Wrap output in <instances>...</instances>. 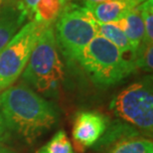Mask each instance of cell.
<instances>
[{
	"label": "cell",
	"mask_w": 153,
	"mask_h": 153,
	"mask_svg": "<svg viewBox=\"0 0 153 153\" xmlns=\"http://www.w3.org/2000/svg\"><path fill=\"white\" fill-rule=\"evenodd\" d=\"M0 153H17V152H15L13 149L8 147V146L0 143Z\"/></svg>",
	"instance_id": "obj_18"
},
{
	"label": "cell",
	"mask_w": 153,
	"mask_h": 153,
	"mask_svg": "<svg viewBox=\"0 0 153 153\" xmlns=\"http://www.w3.org/2000/svg\"><path fill=\"white\" fill-rule=\"evenodd\" d=\"M114 23L123 31L133 50L136 52L144 38V25L140 14L139 6Z\"/></svg>",
	"instance_id": "obj_10"
},
{
	"label": "cell",
	"mask_w": 153,
	"mask_h": 153,
	"mask_svg": "<svg viewBox=\"0 0 153 153\" xmlns=\"http://www.w3.org/2000/svg\"><path fill=\"white\" fill-rule=\"evenodd\" d=\"M22 76L35 90L45 94L54 93L62 82L64 66L51 25L40 35Z\"/></svg>",
	"instance_id": "obj_3"
},
{
	"label": "cell",
	"mask_w": 153,
	"mask_h": 153,
	"mask_svg": "<svg viewBox=\"0 0 153 153\" xmlns=\"http://www.w3.org/2000/svg\"><path fill=\"white\" fill-rule=\"evenodd\" d=\"M69 0H39L35 5L32 20L43 24H50L60 16Z\"/></svg>",
	"instance_id": "obj_12"
},
{
	"label": "cell",
	"mask_w": 153,
	"mask_h": 153,
	"mask_svg": "<svg viewBox=\"0 0 153 153\" xmlns=\"http://www.w3.org/2000/svg\"><path fill=\"white\" fill-rule=\"evenodd\" d=\"M97 35L102 36V37L111 42L112 45H114L124 56L125 55H130V58L134 61L136 52L133 50L132 46H131L130 42L128 41L123 31L114 22L99 24Z\"/></svg>",
	"instance_id": "obj_11"
},
{
	"label": "cell",
	"mask_w": 153,
	"mask_h": 153,
	"mask_svg": "<svg viewBox=\"0 0 153 153\" xmlns=\"http://www.w3.org/2000/svg\"><path fill=\"white\" fill-rule=\"evenodd\" d=\"M91 82L100 87L118 84L135 71L134 61L125 56L111 42L97 35L78 59Z\"/></svg>",
	"instance_id": "obj_2"
},
{
	"label": "cell",
	"mask_w": 153,
	"mask_h": 153,
	"mask_svg": "<svg viewBox=\"0 0 153 153\" xmlns=\"http://www.w3.org/2000/svg\"><path fill=\"white\" fill-rule=\"evenodd\" d=\"M106 129V119L97 111H82L73 125V138L76 145L88 148L96 144Z\"/></svg>",
	"instance_id": "obj_7"
},
{
	"label": "cell",
	"mask_w": 153,
	"mask_h": 153,
	"mask_svg": "<svg viewBox=\"0 0 153 153\" xmlns=\"http://www.w3.org/2000/svg\"><path fill=\"white\" fill-rule=\"evenodd\" d=\"M47 24L31 20L0 51V91L12 87L22 74Z\"/></svg>",
	"instance_id": "obj_5"
},
{
	"label": "cell",
	"mask_w": 153,
	"mask_h": 153,
	"mask_svg": "<svg viewBox=\"0 0 153 153\" xmlns=\"http://www.w3.org/2000/svg\"><path fill=\"white\" fill-rule=\"evenodd\" d=\"M99 24L85 5L72 4L64 8L58 17L55 38L67 59L78 61L85 48L97 35Z\"/></svg>",
	"instance_id": "obj_4"
},
{
	"label": "cell",
	"mask_w": 153,
	"mask_h": 153,
	"mask_svg": "<svg viewBox=\"0 0 153 153\" xmlns=\"http://www.w3.org/2000/svg\"><path fill=\"white\" fill-rule=\"evenodd\" d=\"M38 1L39 0H21V5L19 7L25 13L26 17H32L34 7Z\"/></svg>",
	"instance_id": "obj_17"
},
{
	"label": "cell",
	"mask_w": 153,
	"mask_h": 153,
	"mask_svg": "<svg viewBox=\"0 0 153 153\" xmlns=\"http://www.w3.org/2000/svg\"><path fill=\"white\" fill-rule=\"evenodd\" d=\"M143 25L144 38L141 44H152L153 42V0H146L139 5ZM140 44V45H141Z\"/></svg>",
	"instance_id": "obj_15"
},
{
	"label": "cell",
	"mask_w": 153,
	"mask_h": 153,
	"mask_svg": "<svg viewBox=\"0 0 153 153\" xmlns=\"http://www.w3.org/2000/svg\"><path fill=\"white\" fill-rule=\"evenodd\" d=\"M152 58H153V46L152 44H141L137 49L134 65L135 68H140L146 72L152 71Z\"/></svg>",
	"instance_id": "obj_16"
},
{
	"label": "cell",
	"mask_w": 153,
	"mask_h": 153,
	"mask_svg": "<svg viewBox=\"0 0 153 153\" xmlns=\"http://www.w3.org/2000/svg\"><path fill=\"white\" fill-rule=\"evenodd\" d=\"M82 1H84L85 4H94V3H100V2L105 1V0H82Z\"/></svg>",
	"instance_id": "obj_19"
},
{
	"label": "cell",
	"mask_w": 153,
	"mask_h": 153,
	"mask_svg": "<svg viewBox=\"0 0 153 153\" xmlns=\"http://www.w3.org/2000/svg\"><path fill=\"white\" fill-rule=\"evenodd\" d=\"M111 108L124 121L149 134L153 128V91L152 79L131 84L111 100Z\"/></svg>",
	"instance_id": "obj_6"
},
{
	"label": "cell",
	"mask_w": 153,
	"mask_h": 153,
	"mask_svg": "<svg viewBox=\"0 0 153 153\" xmlns=\"http://www.w3.org/2000/svg\"><path fill=\"white\" fill-rule=\"evenodd\" d=\"M2 6H3V0H0V10H1Z\"/></svg>",
	"instance_id": "obj_20"
},
{
	"label": "cell",
	"mask_w": 153,
	"mask_h": 153,
	"mask_svg": "<svg viewBox=\"0 0 153 153\" xmlns=\"http://www.w3.org/2000/svg\"><path fill=\"white\" fill-rule=\"evenodd\" d=\"M25 13L18 8H1L0 10V51L16 35L26 19Z\"/></svg>",
	"instance_id": "obj_9"
},
{
	"label": "cell",
	"mask_w": 153,
	"mask_h": 153,
	"mask_svg": "<svg viewBox=\"0 0 153 153\" xmlns=\"http://www.w3.org/2000/svg\"><path fill=\"white\" fill-rule=\"evenodd\" d=\"M37 153H74V150L67 133L60 130Z\"/></svg>",
	"instance_id": "obj_14"
},
{
	"label": "cell",
	"mask_w": 153,
	"mask_h": 153,
	"mask_svg": "<svg viewBox=\"0 0 153 153\" xmlns=\"http://www.w3.org/2000/svg\"><path fill=\"white\" fill-rule=\"evenodd\" d=\"M59 112L26 85L0 91V143L16 138L31 144L58 122Z\"/></svg>",
	"instance_id": "obj_1"
},
{
	"label": "cell",
	"mask_w": 153,
	"mask_h": 153,
	"mask_svg": "<svg viewBox=\"0 0 153 153\" xmlns=\"http://www.w3.org/2000/svg\"><path fill=\"white\" fill-rule=\"evenodd\" d=\"M146 0H105V1L85 4L100 24L116 22L126 16Z\"/></svg>",
	"instance_id": "obj_8"
},
{
	"label": "cell",
	"mask_w": 153,
	"mask_h": 153,
	"mask_svg": "<svg viewBox=\"0 0 153 153\" xmlns=\"http://www.w3.org/2000/svg\"><path fill=\"white\" fill-rule=\"evenodd\" d=\"M108 153H153V143L144 137H125L112 146Z\"/></svg>",
	"instance_id": "obj_13"
}]
</instances>
